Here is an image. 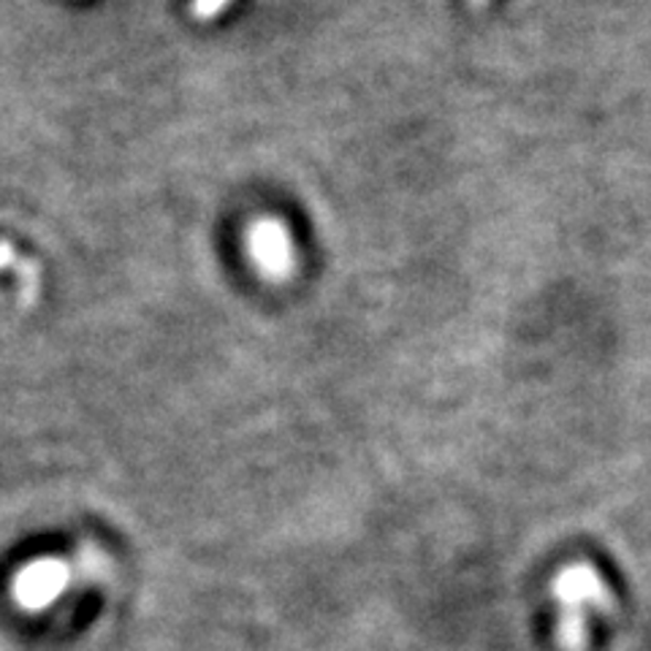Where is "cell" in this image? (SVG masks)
<instances>
[{"label": "cell", "instance_id": "cell-1", "mask_svg": "<svg viewBox=\"0 0 651 651\" xmlns=\"http://www.w3.org/2000/svg\"><path fill=\"white\" fill-rule=\"evenodd\" d=\"M554 597L559 602V643L567 651H584L592 613H608L613 608L611 589L592 565L576 563L554 578Z\"/></svg>", "mask_w": 651, "mask_h": 651}, {"label": "cell", "instance_id": "cell-4", "mask_svg": "<svg viewBox=\"0 0 651 651\" xmlns=\"http://www.w3.org/2000/svg\"><path fill=\"white\" fill-rule=\"evenodd\" d=\"M473 3H477V6H481V3H486V0H473Z\"/></svg>", "mask_w": 651, "mask_h": 651}, {"label": "cell", "instance_id": "cell-3", "mask_svg": "<svg viewBox=\"0 0 651 651\" xmlns=\"http://www.w3.org/2000/svg\"><path fill=\"white\" fill-rule=\"evenodd\" d=\"M229 3L231 0H193V3H190V14H193L196 20L207 22L223 14V11L229 9Z\"/></svg>", "mask_w": 651, "mask_h": 651}, {"label": "cell", "instance_id": "cell-2", "mask_svg": "<svg viewBox=\"0 0 651 651\" xmlns=\"http://www.w3.org/2000/svg\"><path fill=\"white\" fill-rule=\"evenodd\" d=\"M248 250L255 266L272 280H285L296 269V248L291 229L280 218H259L248 229Z\"/></svg>", "mask_w": 651, "mask_h": 651}]
</instances>
